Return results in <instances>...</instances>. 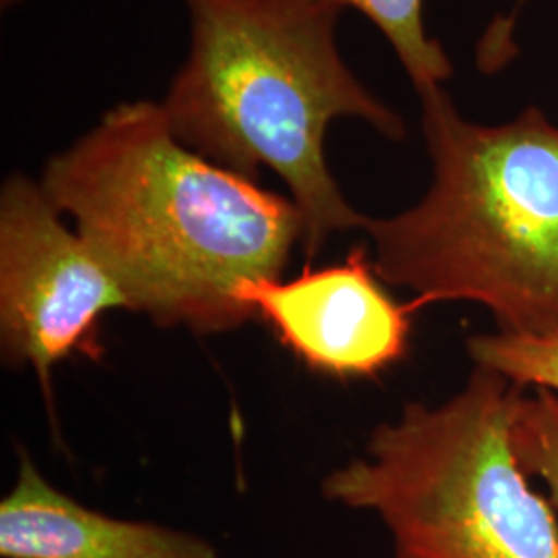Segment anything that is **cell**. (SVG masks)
I'll list each match as a JSON object with an SVG mask.
<instances>
[{"label": "cell", "instance_id": "6da1fadb", "mask_svg": "<svg viewBox=\"0 0 558 558\" xmlns=\"http://www.w3.org/2000/svg\"><path fill=\"white\" fill-rule=\"evenodd\" d=\"M40 184L133 313L195 336L255 319L240 290L281 279L304 234L294 201L186 147L161 101L106 112L48 160Z\"/></svg>", "mask_w": 558, "mask_h": 558}, {"label": "cell", "instance_id": "7a4b0ae2", "mask_svg": "<svg viewBox=\"0 0 558 558\" xmlns=\"http://www.w3.org/2000/svg\"><path fill=\"white\" fill-rule=\"evenodd\" d=\"M191 48L161 101L186 147L257 180L269 168L290 189L313 259L333 234L368 218L343 197L325 137L333 120L359 119L387 140L405 122L371 94L339 52L333 0H182Z\"/></svg>", "mask_w": 558, "mask_h": 558}, {"label": "cell", "instance_id": "3957f363", "mask_svg": "<svg viewBox=\"0 0 558 558\" xmlns=\"http://www.w3.org/2000/svg\"><path fill=\"white\" fill-rule=\"evenodd\" d=\"M433 161L424 197L368 218L385 283L430 302H474L499 331H558V126L539 108L502 124L463 119L442 85L418 92Z\"/></svg>", "mask_w": 558, "mask_h": 558}, {"label": "cell", "instance_id": "277c9868", "mask_svg": "<svg viewBox=\"0 0 558 558\" xmlns=\"http://www.w3.org/2000/svg\"><path fill=\"white\" fill-rule=\"evenodd\" d=\"M523 389L474 366L439 405L410 401L323 497L375 513L391 558H558V511L519 465L511 424Z\"/></svg>", "mask_w": 558, "mask_h": 558}, {"label": "cell", "instance_id": "5b68a950", "mask_svg": "<svg viewBox=\"0 0 558 558\" xmlns=\"http://www.w3.org/2000/svg\"><path fill=\"white\" fill-rule=\"evenodd\" d=\"M131 311L129 296L71 230L40 182L13 174L0 191V348L4 364L32 366L52 410V368L75 354L100 360V320Z\"/></svg>", "mask_w": 558, "mask_h": 558}, {"label": "cell", "instance_id": "8992f818", "mask_svg": "<svg viewBox=\"0 0 558 558\" xmlns=\"http://www.w3.org/2000/svg\"><path fill=\"white\" fill-rule=\"evenodd\" d=\"M359 246L299 278L246 283L240 300L308 368L339 379L377 377L405 356L414 304H399Z\"/></svg>", "mask_w": 558, "mask_h": 558}, {"label": "cell", "instance_id": "52a82bcc", "mask_svg": "<svg viewBox=\"0 0 558 558\" xmlns=\"http://www.w3.org/2000/svg\"><path fill=\"white\" fill-rule=\"evenodd\" d=\"M2 558H218L209 539L87 509L44 478L27 451L0 500Z\"/></svg>", "mask_w": 558, "mask_h": 558}, {"label": "cell", "instance_id": "ba28073f", "mask_svg": "<svg viewBox=\"0 0 558 558\" xmlns=\"http://www.w3.org/2000/svg\"><path fill=\"white\" fill-rule=\"evenodd\" d=\"M341 9L354 7L379 27L396 50L416 92L442 85L453 64L439 41L426 34L424 0H333Z\"/></svg>", "mask_w": 558, "mask_h": 558}, {"label": "cell", "instance_id": "9c48e42d", "mask_svg": "<svg viewBox=\"0 0 558 558\" xmlns=\"http://www.w3.org/2000/svg\"><path fill=\"white\" fill-rule=\"evenodd\" d=\"M474 366L499 373L523 387L558 393V331L553 333H478L468 339Z\"/></svg>", "mask_w": 558, "mask_h": 558}, {"label": "cell", "instance_id": "30bf717a", "mask_svg": "<svg viewBox=\"0 0 558 558\" xmlns=\"http://www.w3.org/2000/svg\"><path fill=\"white\" fill-rule=\"evenodd\" d=\"M511 442L523 472L548 488V499L558 511V393L548 389L521 393Z\"/></svg>", "mask_w": 558, "mask_h": 558}, {"label": "cell", "instance_id": "8fae6325", "mask_svg": "<svg viewBox=\"0 0 558 558\" xmlns=\"http://www.w3.org/2000/svg\"><path fill=\"white\" fill-rule=\"evenodd\" d=\"M2 2V9H11V7H15V4H20L23 0H0Z\"/></svg>", "mask_w": 558, "mask_h": 558}, {"label": "cell", "instance_id": "7c38bea8", "mask_svg": "<svg viewBox=\"0 0 558 558\" xmlns=\"http://www.w3.org/2000/svg\"><path fill=\"white\" fill-rule=\"evenodd\" d=\"M521 2H525V0H521Z\"/></svg>", "mask_w": 558, "mask_h": 558}]
</instances>
